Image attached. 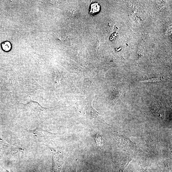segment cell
<instances>
[{
  "label": "cell",
  "mask_w": 172,
  "mask_h": 172,
  "mask_svg": "<svg viewBox=\"0 0 172 172\" xmlns=\"http://www.w3.org/2000/svg\"><path fill=\"white\" fill-rule=\"evenodd\" d=\"M53 167L52 172H60L63 164V160L59 161V158H57L56 154L53 155Z\"/></svg>",
  "instance_id": "obj_3"
},
{
  "label": "cell",
  "mask_w": 172,
  "mask_h": 172,
  "mask_svg": "<svg viewBox=\"0 0 172 172\" xmlns=\"http://www.w3.org/2000/svg\"><path fill=\"white\" fill-rule=\"evenodd\" d=\"M30 101L27 103L24 104V105L28 106L31 109L34 110V111L36 110V111H42L44 110L50 108H44L37 102L34 101L33 100H32L30 97Z\"/></svg>",
  "instance_id": "obj_2"
},
{
  "label": "cell",
  "mask_w": 172,
  "mask_h": 172,
  "mask_svg": "<svg viewBox=\"0 0 172 172\" xmlns=\"http://www.w3.org/2000/svg\"><path fill=\"white\" fill-rule=\"evenodd\" d=\"M100 7L97 3H94L91 4L89 8V13L90 15H95L99 11Z\"/></svg>",
  "instance_id": "obj_5"
},
{
  "label": "cell",
  "mask_w": 172,
  "mask_h": 172,
  "mask_svg": "<svg viewBox=\"0 0 172 172\" xmlns=\"http://www.w3.org/2000/svg\"><path fill=\"white\" fill-rule=\"evenodd\" d=\"M1 47L3 50L8 52L11 50L12 46L10 42L6 41L3 42L1 44Z\"/></svg>",
  "instance_id": "obj_6"
},
{
  "label": "cell",
  "mask_w": 172,
  "mask_h": 172,
  "mask_svg": "<svg viewBox=\"0 0 172 172\" xmlns=\"http://www.w3.org/2000/svg\"><path fill=\"white\" fill-rule=\"evenodd\" d=\"M86 113L91 118L93 119H97L99 120L100 121L103 122V119L99 113L97 112L95 109H93L92 106H90L89 109L87 110Z\"/></svg>",
  "instance_id": "obj_4"
},
{
  "label": "cell",
  "mask_w": 172,
  "mask_h": 172,
  "mask_svg": "<svg viewBox=\"0 0 172 172\" xmlns=\"http://www.w3.org/2000/svg\"><path fill=\"white\" fill-rule=\"evenodd\" d=\"M19 84L22 91L28 94L32 93L38 90H45L33 78L30 77L21 78Z\"/></svg>",
  "instance_id": "obj_1"
}]
</instances>
